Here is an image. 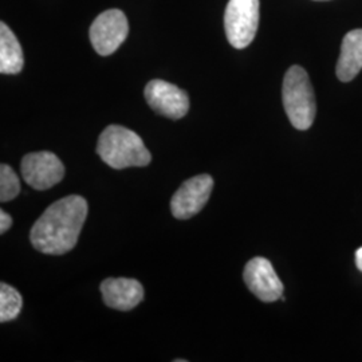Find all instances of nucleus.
<instances>
[{
	"instance_id": "1",
	"label": "nucleus",
	"mask_w": 362,
	"mask_h": 362,
	"mask_svg": "<svg viewBox=\"0 0 362 362\" xmlns=\"http://www.w3.org/2000/svg\"><path fill=\"white\" fill-rule=\"evenodd\" d=\"M88 209V202L78 194L52 203L33 226L31 245L47 255H64L71 251L77 245Z\"/></svg>"
},
{
	"instance_id": "2",
	"label": "nucleus",
	"mask_w": 362,
	"mask_h": 362,
	"mask_svg": "<svg viewBox=\"0 0 362 362\" xmlns=\"http://www.w3.org/2000/svg\"><path fill=\"white\" fill-rule=\"evenodd\" d=\"M97 153L113 169L146 167L152 160L141 137L121 125H110L100 134Z\"/></svg>"
},
{
	"instance_id": "3",
	"label": "nucleus",
	"mask_w": 362,
	"mask_h": 362,
	"mask_svg": "<svg viewBox=\"0 0 362 362\" xmlns=\"http://www.w3.org/2000/svg\"><path fill=\"white\" fill-rule=\"evenodd\" d=\"M282 98L286 115L298 130H308L317 115L315 95L310 78L300 66H291L284 78Z\"/></svg>"
},
{
	"instance_id": "4",
	"label": "nucleus",
	"mask_w": 362,
	"mask_h": 362,
	"mask_svg": "<svg viewBox=\"0 0 362 362\" xmlns=\"http://www.w3.org/2000/svg\"><path fill=\"white\" fill-rule=\"evenodd\" d=\"M259 26V0H230L224 13V30L235 49H246Z\"/></svg>"
},
{
	"instance_id": "5",
	"label": "nucleus",
	"mask_w": 362,
	"mask_h": 362,
	"mask_svg": "<svg viewBox=\"0 0 362 362\" xmlns=\"http://www.w3.org/2000/svg\"><path fill=\"white\" fill-rule=\"evenodd\" d=\"M129 25L121 10H107L100 13L90 27V40L94 50L103 57L116 52L128 37Z\"/></svg>"
},
{
	"instance_id": "6",
	"label": "nucleus",
	"mask_w": 362,
	"mask_h": 362,
	"mask_svg": "<svg viewBox=\"0 0 362 362\" xmlns=\"http://www.w3.org/2000/svg\"><path fill=\"white\" fill-rule=\"evenodd\" d=\"M21 173L30 187L46 191L62 181L65 167L52 152H34L22 158Z\"/></svg>"
},
{
	"instance_id": "7",
	"label": "nucleus",
	"mask_w": 362,
	"mask_h": 362,
	"mask_svg": "<svg viewBox=\"0 0 362 362\" xmlns=\"http://www.w3.org/2000/svg\"><path fill=\"white\" fill-rule=\"evenodd\" d=\"M214 188L209 175H199L182 182L170 200V211L176 219L188 220L206 207Z\"/></svg>"
},
{
	"instance_id": "8",
	"label": "nucleus",
	"mask_w": 362,
	"mask_h": 362,
	"mask_svg": "<svg viewBox=\"0 0 362 362\" xmlns=\"http://www.w3.org/2000/svg\"><path fill=\"white\" fill-rule=\"evenodd\" d=\"M148 105L156 113L170 119H180L189 110V97L185 91L163 79L151 81L144 90Z\"/></svg>"
},
{
	"instance_id": "9",
	"label": "nucleus",
	"mask_w": 362,
	"mask_h": 362,
	"mask_svg": "<svg viewBox=\"0 0 362 362\" xmlns=\"http://www.w3.org/2000/svg\"><path fill=\"white\" fill-rule=\"evenodd\" d=\"M243 278L248 290L262 302L272 303L284 297V284L274 270L270 260L252 258L247 262Z\"/></svg>"
},
{
	"instance_id": "10",
	"label": "nucleus",
	"mask_w": 362,
	"mask_h": 362,
	"mask_svg": "<svg viewBox=\"0 0 362 362\" xmlns=\"http://www.w3.org/2000/svg\"><path fill=\"white\" fill-rule=\"evenodd\" d=\"M101 293L106 306L119 311H129L144 299V287L130 278H107L101 284Z\"/></svg>"
},
{
	"instance_id": "11",
	"label": "nucleus",
	"mask_w": 362,
	"mask_h": 362,
	"mask_svg": "<svg viewBox=\"0 0 362 362\" xmlns=\"http://www.w3.org/2000/svg\"><path fill=\"white\" fill-rule=\"evenodd\" d=\"M362 70V28L345 35L337 62V77L341 82H350Z\"/></svg>"
},
{
	"instance_id": "12",
	"label": "nucleus",
	"mask_w": 362,
	"mask_h": 362,
	"mask_svg": "<svg viewBox=\"0 0 362 362\" xmlns=\"http://www.w3.org/2000/svg\"><path fill=\"white\" fill-rule=\"evenodd\" d=\"M25 65L23 50L11 28L4 22L0 23V73L18 74Z\"/></svg>"
},
{
	"instance_id": "13",
	"label": "nucleus",
	"mask_w": 362,
	"mask_h": 362,
	"mask_svg": "<svg viewBox=\"0 0 362 362\" xmlns=\"http://www.w3.org/2000/svg\"><path fill=\"white\" fill-rule=\"evenodd\" d=\"M23 306V299L16 288L7 284L0 285V322L15 320Z\"/></svg>"
},
{
	"instance_id": "14",
	"label": "nucleus",
	"mask_w": 362,
	"mask_h": 362,
	"mask_svg": "<svg viewBox=\"0 0 362 362\" xmlns=\"http://www.w3.org/2000/svg\"><path fill=\"white\" fill-rule=\"evenodd\" d=\"M21 192L19 177L10 165H0V200L3 203L11 202Z\"/></svg>"
},
{
	"instance_id": "15",
	"label": "nucleus",
	"mask_w": 362,
	"mask_h": 362,
	"mask_svg": "<svg viewBox=\"0 0 362 362\" xmlns=\"http://www.w3.org/2000/svg\"><path fill=\"white\" fill-rule=\"evenodd\" d=\"M13 226V218L6 211H0V233H7Z\"/></svg>"
},
{
	"instance_id": "16",
	"label": "nucleus",
	"mask_w": 362,
	"mask_h": 362,
	"mask_svg": "<svg viewBox=\"0 0 362 362\" xmlns=\"http://www.w3.org/2000/svg\"><path fill=\"white\" fill-rule=\"evenodd\" d=\"M356 264L358 267V270L362 272V247H360L356 252Z\"/></svg>"
},
{
	"instance_id": "17",
	"label": "nucleus",
	"mask_w": 362,
	"mask_h": 362,
	"mask_svg": "<svg viewBox=\"0 0 362 362\" xmlns=\"http://www.w3.org/2000/svg\"><path fill=\"white\" fill-rule=\"evenodd\" d=\"M317 1H325V0H317Z\"/></svg>"
}]
</instances>
